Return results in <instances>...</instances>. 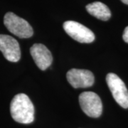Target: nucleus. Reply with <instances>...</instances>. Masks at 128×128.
I'll use <instances>...</instances> for the list:
<instances>
[{
  "label": "nucleus",
  "instance_id": "f257e3e1",
  "mask_svg": "<svg viewBox=\"0 0 128 128\" xmlns=\"http://www.w3.org/2000/svg\"><path fill=\"white\" fill-rule=\"evenodd\" d=\"M10 112L12 118L19 123L29 124L34 120V107L24 93L14 96L10 104Z\"/></svg>",
  "mask_w": 128,
  "mask_h": 128
},
{
  "label": "nucleus",
  "instance_id": "f03ea898",
  "mask_svg": "<svg viewBox=\"0 0 128 128\" xmlns=\"http://www.w3.org/2000/svg\"><path fill=\"white\" fill-rule=\"evenodd\" d=\"M4 24L12 34L21 38H30L34 34L31 25L25 19L12 12H8L5 14Z\"/></svg>",
  "mask_w": 128,
  "mask_h": 128
},
{
  "label": "nucleus",
  "instance_id": "7ed1b4c3",
  "mask_svg": "<svg viewBox=\"0 0 128 128\" xmlns=\"http://www.w3.org/2000/svg\"><path fill=\"white\" fill-rule=\"evenodd\" d=\"M106 82L117 103L123 108H128V90L124 82L112 73L107 75Z\"/></svg>",
  "mask_w": 128,
  "mask_h": 128
},
{
  "label": "nucleus",
  "instance_id": "20e7f679",
  "mask_svg": "<svg viewBox=\"0 0 128 128\" xmlns=\"http://www.w3.org/2000/svg\"><path fill=\"white\" fill-rule=\"evenodd\" d=\"M82 110L90 118H99L102 112V104L100 97L94 92H83L79 96Z\"/></svg>",
  "mask_w": 128,
  "mask_h": 128
},
{
  "label": "nucleus",
  "instance_id": "39448f33",
  "mask_svg": "<svg viewBox=\"0 0 128 128\" xmlns=\"http://www.w3.org/2000/svg\"><path fill=\"white\" fill-rule=\"evenodd\" d=\"M64 28L72 38L80 43H92L96 38L94 33L90 29L74 21L64 22Z\"/></svg>",
  "mask_w": 128,
  "mask_h": 128
},
{
  "label": "nucleus",
  "instance_id": "423d86ee",
  "mask_svg": "<svg viewBox=\"0 0 128 128\" xmlns=\"http://www.w3.org/2000/svg\"><path fill=\"white\" fill-rule=\"evenodd\" d=\"M66 78L74 88L90 87L95 82L93 73L88 70L84 69H70L67 72Z\"/></svg>",
  "mask_w": 128,
  "mask_h": 128
},
{
  "label": "nucleus",
  "instance_id": "0eeeda50",
  "mask_svg": "<svg viewBox=\"0 0 128 128\" xmlns=\"http://www.w3.org/2000/svg\"><path fill=\"white\" fill-rule=\"evenodd\" d=\"M0 50L5 58L10 62H17L21 58V50L18 41L12 36L0 34Z\"/></svg>",
  "mask_w": 128,
  "mask_h": 128
},
{
  "label": "nucleus",
  "instance_id": "6e6552de",
  "mask_svg": "<svg viewBox=\"0 0 128 128\" xmlns=\"http://www.w3.org/2000/svg\"><path fill=\"white\" fill-rule=\"evenodd\" d=\"M30 54L36 65L42 70H45L52 64V54L50 50L43 44H34L30 48Z\"/></svg>",
  "mask_w": 128,
  "mask_h": 128
},
{
  "label": "nucleus",
  "instance_id": "1a4fd4ad",
  "mask_svg": "<svg viewBox=\"0 0 128 128\" xmlns=\"http://www.w3.org/2000/svg\"><path fill=\"white\" fill-rule=\"evenodd\" d=\"M89 14L102 21H108L111 17L110 9L100 2H95L86 6Z\"/></svg>",
  "mask_w": 128,
  "mask_h": 128
},
{
  "label": "nucleus",
  "instance_id": "9d476101",
  "mask_svg": "<svg viewBox=\"0 0 128 128\" xmlns=\"http://www.w3.org/2000/svg\"><path fill=\"white\" fill-rule=\"evenodd\" d=\"M122 38H123L124 41L128 44V26H127V27L124 28V30Z\"/></svg>",
  "mask_w": 128,
  "mask_h": 128
},
{
  "label": "nucleus",
  "instance_id": "9b49d317",
  "mask_svg": "<svg viewBox=\"0 0 128 128\" xmlns=\"http://www.w3.org/2000/svg\"><path fill=\"white\" fill-rule=\"evenodd\" d=\"M121 2H122V3H124V4L128 5V0H121Z\"/></svg>",
  "mask_w": 128,
  "mask_h": 128
}]
</instances>
